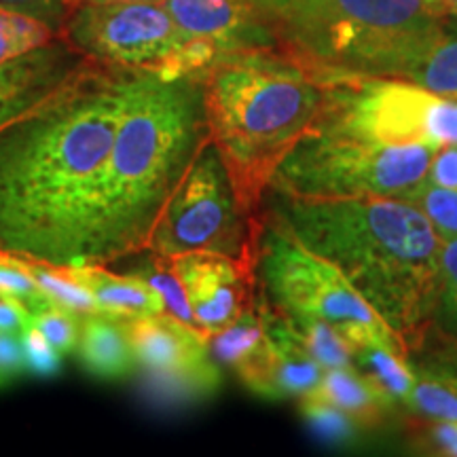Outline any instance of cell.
I'll return each mask as SVG.
<instances>
[{"label":"cell","mask_w":457,"mask_h":457,"mask_svg":"<svg viewBox=\"0 0 457 457\" xmlns=\"http://www.w3.org/2000/svg\"><path fill=\"white\" fill-rule=\"evenodd\" d=\"M182 32L210 43L222 54L244 49H276L271 32L244 0H163Z\"/></svg>","instance_id":"2e32d148"},{"label":"cell","mask_w":457,"mask_h":457,"mask_svg":"<svg viewBox=\"0 0 457 457\" xmlns=\"http://www.w3.org/2000/svg\"><path fill=\"white\" fill-rule=\"evenodd\" d=\"M428 330L438 341L457 347V237L443 239L441 286Z\"/></svg>","instance_id":"4316f807"},{"label":"cell","mask_w":457,"mask_h":457,"mask_svg":"<svg viewBox=\"0 0 457 457\" xmlns=\"http://www.w3.org/2000/svg\"><path fill=\"white\" fill-rule=\"evenodd\" d=\"M112 3H163V0H77V4H112Z\"/></svg>","instance_id":"f35d334b"},{"label":"cell","mask_w":457,"mask_h":457,"mask_svg":"<svg viewBox=\"0 0 457 457\" xmlns=\"http://www.w3.org/2000/svg\"><path fill=\"white\" fill-rule=\"evenodd\" d=\"M434 15H457V0H426Z\"/></svg>","instance_id":"74e56055"},{"label":"cell","mask_w":457,"mask_h":457,"mask_svg":"<svg viewBox=\"0 0 457 457\" xmlns=\"http://www.w3.org/2000/svg\"><path fill=\"white\" fill-rule=\"evenodd\" d=\"M30 324V312L24 303L0 296V330L7 333H21Z\"/></svg>","instance_id":"8d00e7d4"},{"label":"cell","mask_w":457,"mask_h":457,"mask_svg":"<svg viewBox=\"0 0 457 457\" xmlns=\"http://www.w3.org/2000/svg\"><path fill=\"white\" fill-rule=\"evenodd\" d=\"M265 339L267 330L265 322H262L259 296H256L253 307H248L228 327L208 337V345L216 362H220L222 367L231 369L236 373L239 367H244L254 356Z\"/></svg>","instance_id":"cb8c5ba5"},{"label":"cell","mask_w":457,"mask_h":457,"mask_svg":"<svg viewBox=\"0 0 457 457\" xmlns=\"http://www.w3.org/2000/svg\"><path fill=\"white\" fill-rule=\"evenodd\" d=\"M259 296L278 313H305L328 322L352 347L384 343L409 353L407 341L358 293L333 262L290 236L262 210L256 245Z\"/></svg>","instance_id":"8992f818"},{"label":"cell","mask_w":457,"mask_h":457,"mask_svg":"<svg viewBox=\"0 0 457 457\" xmlns=\"http://www.w3.org/2000/svg\"><path fill=\"white\" fill-rule=\"evenodd\" d=\"M299 411L307 428L322 443L352 445L360 441V436L367 432L352 415H347L345 411L335 407L328 400L320 398L318 394L303 396L299 400Z\"/></svg>","instance_id":"484cf974"},{"label":"cell","mask_w":457,"mask_h":457,"mask_svg":"<svg viewBox=\"0 0 457 457\" xmlns=\"http://www.w3.org/2000/svg\"><path fill=\"white\" fill-rule=\"evenodd\" d=\"M94 295L98 313L119 322L163 313V303L153 288L129 273H114L106 265L72 267Z\"/></svg>","instance_id":"ac0fdd59"},{"label":"cell","mask_w":457,"mask_h":457,"mask_svg":"<svg viewBox=\"0 0 457 457\" xmlns=\"http://www.w3.org/2000/svg\"><path fill=\"white\" fill-rule=\"evenodd\" d=\"M91 62L64 37L0 64V129L60 91Z\"/></svg>","instance_id":"9a60e30c"},{"label":"cell","mask_w":457,"mask_h":457,"mask_svg":"<svg viewBox=\"0 0 457 457\" xmlns=\"http://www.w3.org/2000/svg\"><path fill=\"white\" fill-rule=\"evenodd\" d=\"M426 180L457 191V145H445L434 151Z\"/></svg>","instance_id":"d590c367"},{"label":"cell","mask_w":457,"mask_h":457,"mask_svg":"<svg viewBox=\"0 0 457 457\" xmlns=\"http://www.w3.org/2000/svg\"><path fill=\"white\" fill-rule=\"evenodd\" d=\"M318 128L379 145H457V100L403 79L327 74Z\"/></svg>","instance_id":"9c48e42d"},{"label":"cell","mask_w":457,"mask_h":457,"mask_svg":"<svg viewBox=\"0 0 457 457\" xmlns=\"http://www.w3.org/2000/svg\"><path fill=\"white\" fill-rule=\"evenodd\" d=\"M62 37L89 60L162 77H204L219 57L182 32L162 3L79 4Z\"/></svg>","instance_id":"ba28073f"},{"label":"cell","mask_w":457,"mask_h":457,"mask_svg":"<svg viewBox=\"0 0 457 457\" xmlns=\"http://www.w3.org/2000/svg\"><path fill=\"white\" fill-rule=\"evenodd\" d=\"M145 261H142L140 265H136L134 270L129 271V276L142 279L148 288L155 290L157 296L163 303V313L180 320L187 327L202 330L195 320V313L191 310V303H188L185 284H182L179 271H176L174 267V259H171V256L151 253V250H145Z\"/></svg>","instance_id":"d4e9b609"},{"label":"cell","mask_w":457,"mask_h":457,"mask_svg":"<svg viewBox=\"0 0 457 457\" xmlns=\"http://www.w3.org/2000/svg\"><path fill=\"white\" fill-rule=\"evenodd\" d=\"M273 313L282 320L286 330L295 337L303 350L310 353L318 364H322L324 369L352 367L353 364L352 345L328 322L305 316V313Z\"/></svg>","instance_id":"603a6c76"},{"label":"cell","mask_w":457,"mask_h":457,"mask_svg":"<svg viewBox=\"0 0 457 457\" xmlns=\"http://www.w3.org/2000/svg\"><path fill=\"white\" fill-rule=\"evenodd\" d=\"M259 305L267 339L254 356L236 370L237 379L256 396L267 400L310 396L322 381L324 367L303 350L261 296Z\"/></svg>","instance_id":"5bb4252c"},{"label":"cell","mask_w":457,"mask_h":457,"mask_svg":"<svg viewBox=\"0 0 457 457\" xmlns=\"http://www.w3.org/2000/svg\"><path fill=\"white\" fill-rule=\"evenodd\" d=\"M210 140L242 208L262 214L271 179L328 106V81L279 49L222 54L204 72Z\"/></svg>","instance_id":"277c9868"},{"label":"cell","mask_w":457,"mask_h":457,"mask_svg":"<svg viewBox=\"0 0 457 457\" xmlns=\"http://www.w3.org/2000/svg\"><path fill=\"white\" fill-rule=\"evenodd\" d=\"M210 138L202 77L136 71L85 233L83 265L146 250L165 204Z\"/></svg>","instance_id":"3957f363"},{"label":"cell","mask_w":457,"mask_h":457,"mask_svg":"<svg viewBox=\"0 0 457 457\" xmlns=\"http://www.w3.org/2000/svg\"><path fill=\"white\" fill-rule=\"evenodd\" d=\"M352 367L375 381L398 407L409 409L411 392L415 386V373L411 369L409 353L394 350L384 343H367V345L352 347Z\"/></svg>","instance_id":"44dd1931"},{"label":"cell","mask_w":457,"mask_h":457,"mask_svg":"<svg viewBox=\"0 0 457 457\" xmlns=\"http://www.w3.org/2000/svg\"><path fill=\"white\" fill-rule=\"evenodd\" d=\"M60 37L37 17L0 7V64L43 47Z\"/></svg>","instance_id":"83f0119b"},{"label":"cell","mask_w":457,"mask_h":457,"mask_svg":"<svg viewBox=\"0 0 457 457\" xmlns=\"http://www.w3.org/2000/svg\"><path fill=\"white\" fill-rule=\"evenodd\" d=\"M0 253H3V250H0Z\"/></svg>","instance_id":"ab89813d"},{"label":"cell","mask_w":457,"mask_h":457,"mask_svg":"<svg viewBox=\"0 0 457 457\" xmlns=\"http://www.w3.org/2000/svg\"><path fill=\"white\" fill-rule=\"evenodd\" d=\"M21 345H24L26 369L34 375L51 377L62 369V353L51 345L47 337L34 324L21 330Z\"/></svg>","instance_id":"d6a6232c"},{"label":"cell","mask_w":457,"mask_h":457,"mask_svg":"<svg viewBox=\"0 0 457 457\" xmlns=\"http://www.w3.org/2000/svg\"><path fill=\"white\" fill-rule=\"evenodd\" d=\"M273 199L267 214L333 262L409 350L424 339L441 286L443 239L421 210L396 197Z\"/></svg>","instance_id":"7a4b0ae2"},{"label":"cell","mask_w":457,"mask_h":457,"mask_svg":"<svg viewBox=\"0 0 457 457\" xmlns=\"http://www.w3.org/2000/svg\"><path fill=\"white\" fill-rule=\"evenodd\" d=\"M0 296L24 303L30 313L43 310L51 303L30 273L20 265L17 256L9 253H0Z\"/></svg>","instance_id":"f546056e"},{"label":"cell","mask_w":457,"mask_h":457,"mask_svg":"<svg viewBox=\"0 0 457 457\" xmlns=\"http://www.w3.org/2000/svg\"><path fill=\"white\" fill-rule=\"evenodd\" d=\"M20 265L30 273L34 282L38 284V288L43 290V295L54 303L68 310L74 316L87 318L98 313V305H96L94 295L79 279L72 267L66 265H55V262H45L37 259H26V256H17Z\"/></svg>","instance_id":"7402d4cb"},{"label":"cell","mask_w":457,"mask_h":457,"mask_svg":"<svg viewBox=\"0 0 457 457\" xmlns=\"http://www.w3.org/2000/svg\"><path fill=\"white\" fill-rule=\"evenodd\" d=\"M131 68L91 64L0 129V250L81 267Z\"/></svg>","instance_id":"6da1fadb"},{"label":"cell","mask_w":457,"mask_h":457,"mask_svg":"<svg viewBox=\"0 0 457 457\" xmlns=\"http://www.w3.org/2000/svg\"><path fill=\"white\" fill-rule=\"evenodd\" d=\"M261 216L242 208L219 148L208 138L165 204L146 250L162 256L216 253L256 262Z\"/></svg>","instance_id":"30bf717a"},{"label":"cell","mask_w":457,"mask_h":457,"mask_svg":"<svg viewBox=\"0 0 457 457\" xmlns=\"http://www.w3.org/2000/svg\"><path fill=\"white\" fill-rule=\"evenodd\" d=\"M360 77L403 79L457 100V15L434 17L377 57Z\"/></svg>","instance_id":"4fadbf2b"},{"label":"cell","mask_w":457,"mask_h":457,"mask_svg":"<svg viewBox=\"0 0 457 457\" xmlns=\"http://www.w3.org/2000/svg\"><path fill=\"white\" fill-rule=\"evenodd\" d=\"M140 364L153 381L185 396H210L219 390L220 370L210 352L208 337L168 313L123 322Z\"/></svg>","instance_id":"8fae6325"},{"label":"cell","mask_w":457,"mask_h":457,"mask_svg":"<svg viewBox=\"0 0 457 457\" xmlns=\"http://www.w3.org/2000/svg\"><path fill=\"white\" fill-rule=\"evenodd\" d=\"M30 324L41 330L60 353L77 350L81 318L74 316V313L64 310V307L49 303L43 310L30 313Z\"/></svg>","instance_id":"4dcf8cb0"},{"label":"cell","mask_w":457,"mask_h":457,"mask_svg":"<svg viewBox=\"0 0 457 457\" xmlns=\"http://www.w3.org/2000/svg\"><path fill=\"white\" fill-rule=\"evenodd\" d=\"M404 202L413 204L421 210L428 220L432 222L434 231L441 239L457 237V191L445 188L432 182L421 180L415 188H411Z\"/></svg>","instance_id":"f1b7e54d"},{"label":"cell","mask_w":457,"mask_h":457,"mask_svg":"<svg viewBox=\"0 0 457 457\" xmlns=\"http://www.w3.org/2000/svg\"><path fill=\"white\" fill-rule=\"evenodd\" d=\"M276 49L318 72L360 77L434 15L426 0H244Z\"/></svg>","instance_id":"5b68a950"},{"label":"cell","mask_w":457,"mask_h":457,"mask_svg":"<svg viewBox=\"0 0 457 457\" xmlns=\"http://www.w3.org/2000/svg\"><path fill=\"white\" fill-rule=\"evenodd\" d=\"M26 370L21 333L0 330V387H7Z\"/></svg>","instance_id":"e575fe53"},{"label":"cell","mask_w":457,"mask_h":457,"mask_svg":"<svg viewBox=\"0 0 457 457\" xmlns=\"http://www.w3.org/2000/svg\"><path fill=\"white\" fill-rule=\"evenodd\" d=\"M171 259L204 335L219 333L256 303L254 261L216 253H188Z\"/></svg>","instance_id":"7c38bea8"},{"label":"cell","mask_w":457,"mask_h":457,"mask_svg":"<svg viewBox=\"0 0 457 457\" xmlns=\"http://www.w3.org/2000/svg\"><path fill=\"white\" fill-rule=\"evenodd\" d=\"M434 151L426 145H379L316 128L284 157L267 193L295 199H403L426 180Z\"/></svg>","instance_id":"52a82bcc"},{"label":"cell","mask_w":457,"mask_h":457,"mask_svg":"<svg viewBox=\"0 0 457 457\" xmlns=\"http://www.w3.org/2000/svg\"><path fill=\"white\" fill-rule=\"evenodd\" d=\"M415 447L424 453L457 457V424L443 420H420L411 424Z\"/></svg>","instance_id":"1f68e13d"},{"label":"cell","mask_w":457,"mask_h":457,"mask_svg":"<svg viewBox=\"0 0 457 457\" xmlns=\"http://www.w3.org/2000/svg\"><path fill=\"white\" fill-rule=\"evenodd\" d=\"M313 394L352 415L367 432L386 426L398 409V404L356 367L324 369L322 381Z\"/></svg>","instance_id":"e0dca14e"},{"label":"cell","mask_w":457,"mask_h":457,"mask_svg":"<svg viewBox=\"0 0 457 457\" xmlns=\"http://www.w3.org/2000/svg\"><path fill=\"white\" fill-rule=\"evenodd\" d=\"M77 352L83 367L100 379H119L136 367L134 347L123 322L102 313L81 320Z\"/></svg>","instance_id":"ffe728a7"},{"label":"cell","mask_w":457,"mask_h":457,"mask_svg":"<svg viewBox=\"0 0 457 457\" xmlns=\"http://www.w3.org/2000/svg\"><path fill=\"white\" fill-rule=\"evenodd\" d=\"M441 353L432 358L409 356L415 373L409 411L424 420H443L457 424V347L438 341Z\"/></svg>","instance_id":"d6986e66"},{"label":"cell","mask_w":457,"mask_h":457,"mask_svg":"<svg viewBox=\"0 0 457 457\" xmlns=\"http://www.w3.org/2000/svg\"><path fill=\"white\" fill-rule=\"evenodd\" d=\"M0 7L37 17L62 37L64 26L79 4L77 0H0Z\"/></svg>","instance_id":"836d02e7"}]
</instances>
